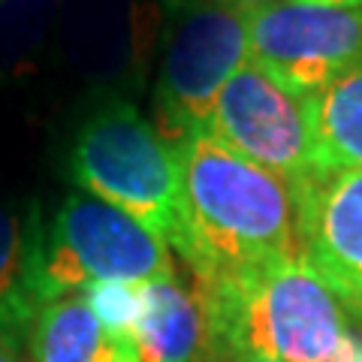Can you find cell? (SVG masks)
<instances>
[{
    "instance_id": "1",
    "label": "cell",
    "mask_w": 362,
    "mask_h": 362,
    "mask_svg": "<svg viewBox=\"0 0 362 362\" xmlns=\"http://www.w3.org/2000/svg\"><path fill=\"white\" fill-rule=\"evenodd\" d=\"M175 145L181 178V235L173 251L194 281L233 275L302 254L296 194L209 133Z\"/></svg>"
},
{
    "instance_id": "17",
    "label": "cell",
    "mask_w": 362,
    "mask_h": 362,
    "mask_svg": "<svg viewBox=\"0 0 362 362\" xmlns=\"http://www.w3.org/2000/svg\"><path fill=\"white\" fill-rule=\"evenodd\" d=\"M317 4H329V6H362V0H317Z\"/></svg>"
},
{
    "instance_id": "7",
    "label": "cell",
    "mask_w": 362,
    "mask_h": 362,
    "mask_svg": "<svg viewBox=\"0 0 362 362\" xmlns=\"http://www.w3.org/2000/svg\"><path fill=\"white\" fill-rule=\"evenodd\" d=\"M251 61L278 82L314 97L362 64V6L281 0L247 13Z\"/></svg>"
},
{
    "instance_id": "11",
    "label": "cell",
    "mask_w": 362,
    "mask_h": 362,
    "mask_svg": "<svg viewBox=\"0 0 362 362\" xmlns=\"http://www.w3.org/2000/svg\"><path fill=\"white\" fill-rule=\"evenodd\" d=\"M28 347L33 362H139L133 338L106 329L82 293L42 305Z\"/></svg>"
},
{
    "instance_id": "8",
    "label": "cell",
    "mask_w": 362,
    "mask_h": 362,
    "mask_svg": "<svg viewBox=\"0 0 362 362\" xmlns=\"http://www.w3.org/2000/svg\"><path fill=\"white\" fill-rule=\"evenodd\" d=\"M302 257L362 314V169H323L296 194Z\"/></svg>"
},
{
    "instance_id": "18",
    "label": "cell",
    "mask_w": 362,
    "mask_h": 362,
    "mask_svg": "<svg viewBox=\"0 0 362 362\" xmlns=\"http://www.w3.org/2000/svg\"><path fill=\"white\" fill-rule=\"evenodd\" d=\"M354 362H362V329H356V347H354Z\"/></svg>"
},
{
    "instance_id": "14",
    "label": "cell",
    "mask_w": 362,
    "mask_h": 362,
    "mask_svg": "<svg viewBox=\"0 0 362 362\" xmlns=\"http://www.w3.org/2000/svg\"><path fill=\"white\" fill-rule=\"evenodd\" d=\"M214 4H223V6L242 9V13H257V9L272 6V4H281V0H214Z\"/></svg>"
},
{
    "instance_id": "2",
    "label": "cell",
    "mask_w": 362,
    "mask_h": 362,
    "mask_svg": "<svg viewBox=\"0 0 362 362\" xmlns=\"http://www.w3.org/2000/svg\"><path fill=\"white\" fill-rule=\"evenodd\" d=\"M206 314V356L354 362L356 323L302 254L194 281Z\"/></svg>"
},
{
    "instance_id": "9",
    "label": "cell",
    "mask_w": 362,
    "mask_h": 362,
    "mask_svg": "<svg viewBox=\"0 0 362 362\" xmlns=\"http://www.w3.org/2000/svg\"><path fill=\"white\" fill-rule=\"evenodd\" d=\"M42 242L45 230L37 209L18 211L0 206V341L18 354L42 308Z\"/></svg>"
},
{
    "instance_id": "13",
    "label": "cell",
    "mask_w": 362,
    "mask_h": 362,
    "mask_svg": "<svg viewBox=\"0 0 362 362\" xmlns=\"http://www.w3.org/2000/svg\"><path fill=\"white\" fill-rule=\"evenodd\" d=\"M82 296L90 305V311L103 320L106 329L133 338L136 320H139V311H142V284L103 281V284L82 290Z\"/></svg>"
},
{
    "instance_id": "4",
    "label": "cell",
    "mask_w": 362,
    "mask_h": 362,
    "mask_svg": "<svg viewBox=\"0 0 362 362\" xmlns=\"http://www.w3.org/2000/svg\"><path fill=\"white\" fill-rule=\"evenodd\" d=\"M175 275V259L160 235L127 211L90 194H70L42 242V305L73 296L103 281L148 284Z\"/></svg>"
},
{
    "instance_id": "5",
    "label": "cell",
    "mask_w": 362,
    "mask_h": 362,
    "mask_svg": "<svg viewBox=\"0 0 362 362\" xmlns=\"http://www.w3.org/2000/svg\"><path fill=\"white\" fill-rule=\"evenodd\" d=\"M247 61V13L214 0L181 4L169 18L154 94L166 139L209 133L223 85Z\"/></svg>"
},
{
    "instance_id": "16",
    "label": "cell",
    "mask_w": 362,
    "mask_h": 362,
    "mask_svg": "<svg viewBox=\"0 0 362 362\" xmlns=\"http://www.w3.org/2000/svg\"><path fill=\"white\" fill-rule=\"evenodd\" d=\"M211 362H278V359H259V356H223V359H211Z\"/></svg>"
},
{
    "instance_id": "10",
    "label": "cell",
    "mask_w": 362,
    "mask_h": 362,
    "mask_svg": "<svg viewBox=\"0 0 362 362\" xmlns=\"http://www.w3.org/2000/svg\"><path fill=\"white\" fill-rule=\"evenodd\" d=\"M139 362H202L206 314L199 293L175 275L142 284V311L133 329Z\"/></svg>"
},
{
    "instance_id": "15",
    "label": "cell",
    "mask_w": 362,
    "mask_h": 362,
    "mask_svg": "<svg viewBox=\"0 0 362 362\" xmlns=\"http://www.w3.org/2000/svg\"><path fill=\"white\" fill-rule=\"evenodd\" d=\"M0 362H21L18 350H13L9 344H4V341H0Z\"/></svg>"
},
{
    "instance_id": "6",
    "label": "cell",
    "mask_w": 362,
    "mask_h": 362,
    "mask_svg": "<svg viewBox=\"0 0 362 362\" xmlns=\"http://www.w3.org/2000/svg\"><path fill=\"white\" fill-rule=\"evenodd\" d=\"M209 136L281 178L293 194L323 173L311 97L278 82L254 61L235 70L223 85L209 121Z\"/></svg>"
},
{
    "instance_id": "3",
    "label": "cell",
    "mask_w": 362,
    "mask_h": 362,
    "mask_svg": "<svg viewBox=\"0 0 362 362\" xmlns=\"http://www.w3.org/2000/svg\"><path fill=\"white\" fill-rule=\"evenodd\" d=\"M73 178L85 194L127 211L175 247L181 235V178L175 145L124 100L100 106L76 133Z\"/></svg>"
},
{
    "instance_id": "12",
    "label": "cell",
    "mask_w": 362,
    "mask_h": 362,
    "mask_svg": "<svg viewBox=\"0 0 362 362\" xmlns=\"http://www.w3.org/2000/svg\"><path fill=\"white\" fill-rule=\"evenodd\" d=\"M323 169H362V64L311 97Z\"/></svg>"
}]
</instances>
